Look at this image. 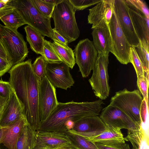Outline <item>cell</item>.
Instances as JSON below:
<instances>
[{
	"label": "cell",
	"mask_w": 149,
	"mask_h": 149,
	"mask_svg": "<svg viewBox=\"0 0 149 149\" xmlns=\"http://www.w3.org/2000/svg\"><path fill=\"white\" fill-rule=\"evenodd\" d=\"M129 12L133 27L139 39L149 43V18L130 8Z\"/></svg>",
	"instance_id": "d6986e66"
},
{
	"label": "cell",
	"mask_w": 149,
	"mask_h": 149,
	"mask_svg": "<svg viewBox=\"0 0 149 149\" xmlns=\"http://www.w3.org/2000/svg\"><path fill=\"white\" fill-rule=\"evenodd\" d=\"M141 61L145 73V75L148 77L149 75V43L145 41L139 39L138 45L133 47Z\"/></svg>",
	"instance_id": "4316f807"
},
{
	"label": "cell",
	"mask_w": 149,
	"mask_h": 149,
	"mask_svg": "<svg viewBox=\"0 0 149 149\" xmlns=\"http://www.w3.org/2000/svg\"><path fill=\"white\" fill-rule=\"evenodd\" d=\"M46 63L41 56L37 57L32 64L33 71L39 82L46 77Z\"/></svg>",
	"instance_id": "f1b7e54d"
},
{
	"label": "cell",
	"mask_w": 149,
	"mask_h": 149,
	"mask_svg": "<svg viewBox=\"0 0 149 149\" xmlns=\"http://www.w3.org/2000/svg\"><path fill=\"white\" fill-rule=\"evenodd\" d=\"M0 149H8L3 144L1 143L0 144Z\"/></svg>",
	"instance_id": "7dc6e473"
},
{
	"label": "cell",
	"mask_w": 149,
	"mask_h": 149,
	"mask_svg": "<svg viewBox=\"0 0 149 149\" xmlns=\"http://www.w3.org/2000/svg\"><path fill=\"white\" fill-rule=\"evenodd\" d=\"M0 40L12 66L23 61L29 51L26 42L17 30L0 24Z\"/></svg>",
	"instance_id": "5b68a950"
},
{
	"label": "cell",
	"mask_w": 149,
	"mask_h": 149,
	"mask_svg": "<svg viewBox=\"0 0 149 149\" xmlns=\"http://www.w3.org/2000/svg\"><path fill=\"white\" fill-rule=\"evenodd\" d=\"M12 67L8 60L0 57V77L9 71Z\"/></svg>",
	"instance_id": "60d3db41"
},
{
	"label": "cell",
	"mask_w": 149,
	"mask_h": 149,
	"mask_svg": "<svg viewBox=\"0 0 149 149\" xmlns=\"http://www.w3.org/2000/svg\"><path fill=\"white\" fill-rule=\"evenodd\" d=\"M109 56V54H98L92 76L88 80L95 95L102 100L106 99L110 92L108 72Z\"/></svg>",
	"instance_id": "ba28073f"
},
{
	"label": "cell",
	"mask_w": 149,
	"mask_h": 149,
	"mask_svg": "<svg viewBox=\"0 0 149 149\" xmlns=\"http://www.w3.org/2000/svg\"><path fill=\"white\" fill-rule=\"evenodd\" d=\"M37 9L44 15L51 18L55 5L47 3L43 0H31Z\"/></svg>",
	"instance_id": "1f68e13d"
},
{
	"label": "cell",
	"mask_w": 149,
	"mask_h": 149,
	"mask_svg": "<svg viewBox=\"0 0 149 149\" xmlns=\"http://www.w3.org/2000/svg\"><path fill=\"white\" fill-rule=\"evenodd\" d=\"M137 78V86L142 95L143 97L147 101H148V78L144 76H140Z\"/></svg>",
	"instance_id": "d590c367"
},
{
	"label": "cell",
	"mask_w": 149,
	"mask_h": 149,
	"mask_svg": "<svg viewBox=\"0 0 149 149\" xmlns=\"http://www.w3.org/2000/svg\"><path fill=\"white\" fill-rule=\"evenodd\" d=\"M50 44L63 62L72 69L75 64L73 50L69 47H65L54 42Z\"/></svg>",
	"instance_id": "d4e9b609"
},
{
	"label": "cell",
	"mask_w": 149,
	"mask_h": 149,
	"mask_svg": "<svg viewBox=\"0 0 149 149\" xmlns=\"http://www.w3.org/2000/svg\"><path fill=\"white\" fill-rule=\"evenodd\" d=\"M95 143L99 149H130L129 144L125 142L108 144Z\"/></svg>",
	"instance_id": "8d00e7d4"
},
{
	"label": "cell",
	"mask_w": 149,
	"mask_h": 149,
	"mask_svg": "<svg viewBox=\"0 0 149 149\" xmlns=\"http://www.w3.org/2000/svg\"><path fill=\"white\" fill-rule=\"evenodd\" d=\"M100 118L106 126L127 130L134 127L136 124L118 107L109 104L102 110Z\"/></svg>",
	"instance_id": "2e32d148"
},
{
	"label": "cell",
	"mask_w": 149,
	"mask_h": 149,
	"mask_svg": "<svg viewBox=\"0 0 149 149\" xmlns=\"http://www.w3.org/2000/svg\"><path fill=\"white\" fill-rule=\"evenodd\" d=\"M143 98L139 91L126 88L116 92L109 104L116 107L126 114L136 124H141L140 110Z\"/></svg>",
	"instance_id": "8992f818"
},
{
	"label": "cell",
	"mask_w": 149,
	"mask_h": 149,
	"mask_svg": "<svg viewBox=\"0 0 149 149\" xmlns=\"http://www.w3.org/2000/svg\"><path fill=\"white\" fill-rule=\"evenodd\" d=\"M44 1L51 4H54L56 5L61 0H43Z\"/></svg>",
	"instance_id": "bcb514c9"
},
{
	"label": "cell",
	"mask_w": 149,
	"mask_h": 149,
	"mask_svg": "<svg viewBox=\"0 0 149 149\" xmlns=\"http://www.w3.org/2000/svg\"><path fill=\"white\" fill-rule=\"evenodd\" d=\"M92 32L93 43L98 54H109L110 52V36L108 28H97Z\"/></svg>",
	"instance_id": "44dd1931"
},
{
	"label": "cell",
	"mask_w": 149,
	"mask_h": 149,
	"mask_svg": "<svg viewBox=\"0 0 149 149\" xmlns=\"http://www.w3.org/2000/svg\"><path fill=\"white\" fill-rule=\"evenodd\" d=\"M11 4L19 13L28 24L44 36L52 39L53 29L51 18L42 14L34 6L31 0H10Z\"/></svg>",
	"instance_id": "277c9868"
},
{
	"label": "cell",
	"mask_w": 149,
	"mask_h": 149,
	"mask_svg": "<svg viewBox=\"0 0 149 149\" xmlns=\"http://www.w3.org/2000/svg\"><path fill=\"white\" fill-rule=\"evenodd\" d=\"M114 0H101L89 9L88 23L92 24L91 29L108 28L113 12Z\"/></svg>",
	"instance_id": "4fadbf2b"
},
{
	"label": "cell",
	"mask_w": 149,
	"mask_h": 149,
	"mask_svg": "<svg viewBox=\"0 0 149 149\" xmlns=\"http://www.w3.org/2000/svg\"><path fill=\"white\" fill-rule=\"evenodd\" d=\"M101 0H69L75 11L83 10L97 4Z\"/></svg>",
	"instance_id": "e575fe53"
},
{
	"label": "cell",
	"mask_w": 149,
	"mask_h": 149,
	"mask_svg": "<svg viewBox=\"0 0 149 149\" xmlns=\"http://www.w3.org/2000/svg\"><path fill=\"white\" fill-rule=\"evenodd\" d=\"M104 104L100 99L90 102H58L55 109L37 130L66 133L68 130L65 124L67 122L71 121L75 123L85 117L98 116Z\"/></svg>",
	"instance_id": "7a4b0ae2"
},
{
	"label": "cell",
	"mask_w": 149,
	"mask_h": 149,
	"mask_svg": "<svg viewBox=\"0 0 149 149\" xmlns=\"http://www.w3.org/2000/svg\"><path fill=\"white\" fill-rule=\"evenodd\" d=\"M148 101L143 99L140 110L141 125L143 128L148 132Z\"/></svg>",
	"instance_id": "836d02e7"
},
{
	"label": "cell",
	"mask_w": 149,
	"mask_h": 149,
	"mask_svg": "<svg viewBox=\"0 0 149 149\" xmlns=\"http://www.w3.org/2000/svg\"><path fill=\"white\" fill-rule=\"evenodd\" d=\"M129 7L149 18L148 8L145 1L141 0H125Z\"/></svg>",
	"instance_id": "f546056e"
},
{
	"label": "cell",
	"mask_w": 149,
	"mask_h": 149,
	"mask_svg": "<svg viewBox=\"0 0 149 149\" xmlns=\"http://www.w3.org/2000/svg\"><path fill=\"white\" fill-rule=\"evenodd\" d=\"M33 149H55L70 144L66 133L37 130Z\"/></svg>",
	"instance_id": "9a60e30c"
},
{
	"label": "cell",
	"mask_w": 149,
	"mask_h": 149,
	"mask_svg": "<svg viewBox=\"0 0 149 149\" xmlns=\"http://www.w3.org/2000/svg\"><path fill=\"white\" fill-rule=\"evenodd\" d=\"M130 58V63L132 64L134 67L137 78L140 76H145V73L142 63L133 47H131Z\"/></svg>",
	"instance_id": "d6a6232c"
},
{
	"label": "cell",
	"mask_w": 149,
	"mask_h": 149,
	"mask_svg": "<svg viewBox=\"0 0 149 149\" xmlns=\"http://www.w3.org/2000/svg\"><path fill=\"white\" fill-rule=\"evenodd\" d=\"M72 144L80 149H99L95 143L80 136L67 132Z\"/></svg>",
	"instance_id": "83f0119b"
},
{
	"label": "cell",
	"mask_w": 149,
	"mask_h": 149,
	"mask_svg": "<svg viewBox=\"0 0 149 149\" xmlns=\"http://www.w3.org/2000/svg\"><path fill=\"white\" fill-rule=\"evenodd\" d=\"M0 57L8 61V58L7 53L0 40Z\"/></svg>",
	"instance_id": "7bdbcfd3"
},
{
	"label": "cell",
	"mask_w": 149,
	"mask_h": 149,
	"mask_svg": "<svg viewBox=\"0 0 149 149\" xmlns=\"http://www.w3.org/2000/svg\"><path fill=\"white\" fill-rule=\"evenodd\" d=\"M14 8L10 0H0V18L11 11Z\"/></svg>",
	"instance_id": "f35d334b"
},
{
	"label": "cell",
	"mask_w": 149,
	"mask_h": 149,
	"mask_svg": "<svg viewBox=\"0 0 149 149\" xmlns=\"http://www.w3.org/2000/svg\"><path fill=\"white\" fill-rule=\"evenodd\" d=\"M23 116L21 106L13 90L9 97L0 120V126H8Z\"/></svg>",
	"instance_id": "e0dca14e"
},
{
	"label": "cell",
	"mask_w": 149,
	"mask_h": 149,
	"mask_svg": "<svg viewBox=\"0 0 149 149\" xmlns=\"http://www.w3.org/2000/svg\"><path fill=\"white\" fill-rule=\"evenodd\" d=\"M74 52L75 63L82 77H88L93 70L98 54L93 42L88 38L80 40L75 47Z\"/></svg>",
	"instance_id": "9c48e42d"
},
{
	"label": "cell",
	"mask_w": 149,
	"mask_h": 149,
	"mask_svg": "<svg viewBox=\"0 0 149 149\" xmlns=\"http://www.w3.org/2000/svg\"><path fill=\"white\" fill-rule=\"evenodd\" d=\"M35 132L28 124L25 125L19 137L16 149H33L36 140Z\"/></svg>",
	"instance_id": "cb8c5ba5"
},
{
	"label": "cell",
	"mask_w": 149,
	"mask_h": 149,
	"mask_svg": "<svg viewBox=\"0 0 149 149\" xmlns=\"http://www.w3.org/2000/svg\"><path fill=\"white\" fill-rule=\"evenodd\" d=\"M46 77L55 88L67 90L74 83L69 67L63 62H47Z\"/></svg>",
	"instance_id": "8fae6325"
},
{
	"label": "cell",
	"mask_w": 149,
	"mask_h": 149,
	"mask_svg": "<svg viewBox=\"0 0 149 149\" xmlns=\"http://www.w3.org/2000/svg\"><path fill=\"white\" fill-rule=\"evenodd\" d=\"M28 124L23 116L14 123L6 127L2 143L8 149H16L19 137L24 127Z\"/></svg>",
	"instance_id": "ac0fdd59"
},
{
	"label": "cell",
	"mask_w": 149,
	"mask_h": 149,
	"mask_svg": "<svg viewBox=\"0 0 149 149\" xmlns=\"http://www.w3.org/2000/svg\"><path fill=\"white\" fill-rule=\"evenodd\" d=\"M108 29L110 36V52L121 64L126 65L130 63V54L131 46L120 26L113 10Z\"/></svg>",
	"instance_id": "52a82bcc"
},
{
	"label": "cell",
	"mask_w": 149,
	"mask_h": 149,
	"mask_svg": "<svg viewBox=\"0 0 149 149\" xmlns=\"http://www.w3.org/2000/svg\"><path fill=\"white\" fill-rule=\"evenodd\" d=\"M114 11L120 26L131 47L137 46L139 39L133 27L129 13V8L125 0H114Z\"/></svg>",
	"instance_id": "7c38bea8"
},
{
	"label": "cell",
	"mask_w": 149,
	"mask_h": 149,
	"mask_svg": "<svg viewBox=\"0 0 149 149\" xmlns=\"http://www.w3.org/2000/svg\"><path fill=\"white\" fill-rule=\"evenodd\" d=\"M125 139L131 143L132 149H145L149 146L148 132L143 128L141 124H136L135 127L128 130Z\"/></svg>",
	"instance_id": "ffe728a7"
},
{
	"label": "cell",
	"mask_w": 149,
	"mask_h": 149,
	"mask_svg": "<svg viewBox=\"0 0 149 149\" xmlns=\"http://www.w3.org/2000/svg\"><path fill=\"white\" fill-rule=\"evenodd\" d=\"M106 129L98 135L87 139L94 143L108 144L125 142V138L121 129L106 126Z\"/></svg>",
	"instance_id": "7402d4cb"
},
{
	"label": "cell",
	"mask_w": 149,
	"mask_h": 149,
	"mask_svg": "<svg viewBox=\"0 0 149 149\" xmlns=\"http://www.w3.org/2000/svg\"><path fill=\"white\" fill-rule=\"evenodd\" d=\"M29 59L13 66L9 71V82L21 106L28 124L36 131L41 120L39 104V82Z\"/></svg>",
	"instance_id": "6da1fadb"
},
{
	"label": "cell",
	"mask_w": 149,
	"mask_h": 149,
	"mask_svg": "<svg viewBox=\"0 0 149 149\" xmlns=\"http://www.w3.org/2000/svg\"><path fill=\"white\" fill-rule=\"evenodd\" d=\"M58 102L55 88L45 77L39 83V104L41 124L54 111Z\"/></svg>",
	"instance_id": "30bf717a"
},
{
	"label": "cell",
	"mask_w": 149,
	"mask_h": 149,
	"mask_svg": "<svg viewBox=\"0 0 149 149\" xmlns=\"http://www.w3.org/2000/svg\"><path fill=\"white\" fill-rule=\"evenodd\" d=\"M44 55L47 62L59 63L63 62L50 44V41L45 39L44 45Z\"/></svg>",
	"instance_id": "4dcf8cb0"
},
{
	"label": "cell",
	"mask_w": 149,
	"mask_h": 149,
	"mask_svg": "<svg viewBox=\"0 0 149 149\" xmlns=\"http://www.w3.org/2000/svg\"><path fill=\"white\" fill-rule=\"evenodd\" d=\"M53 36L52 39L54 42L63 46L68 47V41L62 36L59 34L54 28L53 29Z\"/></svg>",
	"instance_id": "ab89813d"
},
{
	"label": "cell",
	"mask_w": 149,
	"mask_h": 149,
	"mask_svg": "<svg viewBox=\"0 0 149 149\" xmlns=\"http://www.w3.org/2000/svg\"><path fill=\"white\" fill-rule=\"evenodd\" d=\"M13 90L9 82L0 80V97L8 98Z\"/></svg>",
	"instance_id": "74e56055"
},
{
	"label": "cell",
	"mask_w": 149,
	"mask_h": 149,
	"mask_svg": "<svg viewBox=\"0 0 149 149\" xmlns=\"http://www.w3.org/2000/svg\"><path fill=\"white\" fill-rule=\"evenodd\" d=\"M5 134V129L3 127L0 126V144L2 143Z\"/></svg>",
	"instance_id": "f6af8a7d"
},
{
	"label": "cell",
	"mask_w": 149,
	"mask_h": 149,
	"mask_svg": "<svg viewBox=\"0 0 149 149\" xmlns=\"http://www.w3.org/2000/svg\"><path fill=\"white\" fill-rule=\"evenodd\" d=\"M24 29L26 34L27 41L31 49L37 54L44 55V36L29 25L25 26Z\"/></svg>",
	"instance_id": "603a6c76"
},
{
	"label": "cell",
	"mask_w": 149,
	"mask_h": 149,
	"mask_svg": "<svg viewBox=\"0 0 149 149\" xmlns=\"http://www.w3.org/2000/svg\"><path fill=\"white\" fill-rule=\"evenodd\" d=\"M145 149H149V146H148L146 147Z\"/></svg>",
	"instance_id": "c3c4849f"
},
{
	"label": "cell",
	"mask_w": 149,
	"mask_h": 149,
	"mask_svg": "<svg viewBox=\"0 0 149 149\" xmlns=\"http://www.w3.org/2000/svg\"><path fill=\"white\" fill-rule=\"evenodd\" d=\"M55 149H80L75 145L71 143L68 144Z\"/></svg>",
	"instance_id": "ee69618b"
},
{
	"label": "cell",
	"mask_w": 149,
	"mask_h": 149,
	"mask_svg": "<svg viewBox=\"0 0 149 149\" xmlns=\"http://www.w3.org/2000/svg\"><path fill=\"white\" fill-rule=\"evenodd\" d=\"M8 98H3L0 97V120L6 106Z\"/></svg>",
	"instance_id": "b9f144b4"
},
{
	"label": "cell",
	"mask_w": 149,
	"mask_h": 149,
	"mask_svg": "<svg viewBox=\"0 0 149 149\" xmlns=\"http://www.w3.org/2000/svg\"><path fill=\"white\" fill-rule=\"evenodd\" d=\"M5 26L17 30V29L26 24L17 11L14 9L11 11L0 18Z\"/></svg>",
	"instance_id": "484cf974"
},
{
	"label": "cell",
	"mask_w": 149,
	"mask_h": 149,
	"mask_svg": "<svg viewBox=\"0 0 149 149\" xmlns=\"http://www.w3.org/2000/svg\"><path fill=\"white\" fill-rule=\"evenodd\" d=\"M75 11L69 0H61L55 6L52 15L54 29L68 43L75 41L80 34L76 20Z\"/></svg>",
	"instance_id": "3957f363"
},
{
	"label": "cell",
	"mask_w": 149,
	"mask_h": 149,
	"mask_svg": "<svg viewBox=\"0 0 149 149\" xmlns=\"http://www.w3.org/2000/svg\"><path fill=\"white\" fill-rule=\"evenodd\" d=\"M107 126L98 116L84 118L74 123L72 129L67 132L88 139L96 136L103 132Z\"/></svg>",
	"instance_id": "5bb4252c"
}]
</instances>
